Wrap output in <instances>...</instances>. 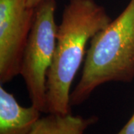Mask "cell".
Masks as SVG:
<instances>
[{"mask_svg":"<svg viewBox=\"0 0 134 134\" xmlns=\"http://www.w3.org/2000/svg\"><path fill=\"white\" fill-rule=\"evenodd\" d=\"M111 20L95 0H70L65 6L47 75L48 113H70L71 86L86 54V45Z\"/></svg>","mask_w":134,"mask_h":134,"instance_id":"cell-1","label":"cell"},{"mask_svg":"<svg viewBox=\"0 0 134 134\" xmlns=\"http://www.w3.org/2000/svg\"><path fill=\"white\" fill-rule=\"evenodd\" d=\"M134 79V0L90 40L70 105L81 104L98 86Z\"/></svg>","mask_w":134,"mask_h":134,"instance_id":"cell-2","label":"cell"},{"mask_svg":"<svg viewBox=\"0 0 134 134\" xmlns=\"http://www.w3.org/2000/svg\"><path fill=\"white\" fill-rule=\"evenodd\" d=\"M56 7L55 0H43L35 8L32 28L19 70L31 105L46 113H48L47 75L54 59L57 40Z\"/></svg>","mask_w":134,"mask_h":134,"instance_id":"cell-3","label":"cell"},{"mask_svg":"<svg viewBox=\"0 0 134 134\" xmlns=\"http://www.w3.org/2000/svg\"><path fill=\"white\" fill-rule=\"evenodd\" d=\"M35 9L25 0H0V83L19 75L25 48L32 28Z\"/></svg>","mask_w":134,"mask_h":134,"instance_id":"cell-4","label":"cell"},{"mask_svg":"<svg viewBox=\"0 0 134 134\" xmlns=\"http://www.w3.org/2000/svg\"><path fill=\"white\" fill-rule=\"evenodd\" d=\"M41 112L31 106L25 107L1 85L0 134H29L40 119Z\"/></svg>","mask_w":134,"mask_h":134,"instance_id":"cell-5","label":"cell"},{"mask_svg":"<svg viewBox=\"0 0 134 134\" xmlns=\"http://www.w3.org/2000/svg\"><path fill=\"white\" fill-rule=\"evenodd\" d=\"M98 119L92 116L83 118L80 115L48 113L40 118L29 134H83Z\"/></svg>","mask_w":134,"mask_h":134,"instance_id":"cell-6","label":"cell"},{"mask_svg":"<svg viewBox=\"0 0 134 134\" xmlns=\"http://www.w3.org/2000/svg\"><path fill=\"white\" fill-rule=\"evenodd\" d=\"M117 134H134V113L127 123Z\"/></svg>","mask_w":134,"mask_h":134,"instance_id":"cell-7","label":"cell"},{"mask_svg":"<svg viewBox=\"0 0 134 134\" xmlns=\"http://www.w3.org/2000/svg\"><path fill=\"white\" fill-rule=\"evenodd\" d=\"M43 0H25V3L27 7L30 8H36L40 2H42Z\"/></svg>","mask_w":134,"mask_h":134,"instance_id":"cell-8","label":"cell"}]
</instances>
